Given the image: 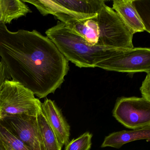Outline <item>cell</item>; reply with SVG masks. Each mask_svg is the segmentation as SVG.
I'll use <instances>...</instances> for the list:
<instances>
[{"label":"cell","mask_w":150,"mask_h":150,"mask_svg":"<svg viewBox=\"0 0 150 150\" xmlns=\"http://www.w3.org/2000/svg\"><path fill=\"white\" fill-rule=\"evenodd\" d=\"M0 58L8 77L39 99L54 93L69 70L68 61L47 37L35 30L13 32L2 22Z\"/></svg>","instance_id":"obj_1"},{"label":"cell","mask_w":150,"mask_h":150,"mask_svg":"<svg viewBox=\"0 0 150 150\" xmlns=\"http://www.w3.org/2000/svg\"><path fill=\"white\" fill-rule=\"evenodd\" d=\"M45 34L67 60L80 68L95 67L99 62L128 50L92 45L62 22Z\"/></svg>","instance_id":"obj_2"},{"label":"cell","mask_w":150,"mask_h":150,"mask_svg":"<svg viewBox=\"0 0 150 150\" xmlns=\"http://www.w3.org/2000/svg\"><path fill=\"white\" fill-rule=\"evenodd\" d=\"M94 19L97 24L96 45L126 50L134 48V34L112 8L104 4Z\"/></svg>","instance_id":"obj_3"},{"label":"cell","mask_w":150,"mask_h":150,"mask_svg":"<svg viewBox=\"0 0 150 150\" xmlns=\"http://www.w3.org/2000/svg\"><path fill=\"white\" fill-rule=\"evenodd\" d=\"M42 103L30 90L12 80H6L0 88V119L16 115L37 117Z\"/></svg>","instance_id":"obj_4"},{"label":"cell","mask_w":150,"mask_h":150,"mask_svg":"<svg viewBox=\"0 0 150 150\" xmlns=\"http://www.w3.org/2000/svg\"><path fill=\"white\" fill-rule=\"evenodd\" d=\"M112 114L129 129H138L150 126V102L142 97H121L117 100Z\"/></svg>","instance_id":"obj_5"},{"label":"cell","mask_w":150,"mask_h":150,"mask_svg":"<svg viewBox=\"0 0 150 150\" xmlns=\"http://www.w3.org/2000/svg\"><path fill=\"white\" fill-rule=\"evenodd\" d=\"M121 72L150 73V49L133 48L96 64L95 67Z\"/></svg>","instance_id":"obj_6"},{"label":"cell","mask_w":150,"mask_h":150,"mask_svg":"<svg viewBox=\"0 0 150 150\" xmlns=\"http://www.w3.org/2000/svg\"><path fill=\"white\" fill-rule=\"evenodd\" d=\"M0 124L22 141L30 150H45L37 117L26 115L8 116L0 119Z\"/></svg>","instance_id":"obj_7"},{"label":"cell","mask_w":150,"mask_h":150,"mask_svg":"<svg viewBox=\"0 0 150 150\" xmlns=\"http://www.w3.org/2000/svg\"><path fill=\"white\" fill-rule=\"evenodd\" d=\"M41 110L59 143L66 146L70 142V126L61 110L53 101L48 99L42 103Z\"/></svg>","instance_id":"obj_8"},{"label":"cell","mask_w":150,"mask_h":150,"mask_svg":"<svg viewBox=\"0 0 150 150\" xmlns=\"http://www.w3.org/2000/svg\"><path fill=\"white\" fill-rule=\"evenodd\" d=\"M60 6L79 20L92 18L97 15L105 4L103 0H56Z\"/></svg>","instance_id":"obj_9"},{"label":"cell","mask_w":150,"mask_h":150,"mask_svg":"<svg viewBox=\"0 0 150 150\" xmlns=\"http://www.w3.org/2000/svg\"><path fill=\"white\" fill-rule=\"evenodd\" d=\"M133 0H115L113 10L117 14L126 26L133 34L144 32L145 28L135 9Z\"/></svg>","instance_id":"obj_10"},{"label":"cell","mask_w":150,"mask_h":150,"mask_svg":"<svg viewBox=\"0 0 150 150\" xmlns=\"http://www.w3.org/2000/svg\"><path fill=\"white\" fill-rule=\"evenodd\" d=\"M150 140V126L132 130L114 132L105 137L101 147H111L119 149L125 144L136 140Z\"/></svg>","instance_id":"obj_11"},{"label":"cell","mask_w":150,"mask_h":150,"mask_svg":"<svg viewBox=\"0 0 150 150\" xmlns=\"http://www.w3.org/2000/svg\"><path fill=\"white\" fill-rule=\"evenodd\" d=\"M2 12L1 22L10 24L13 20L26 16L32 11L28 6L20 0H0Z\"/></svg>","instance_id":"obj_12"},{"label":"cell","mask_w":150,"mask_h":150,"mask_svg":"<svg viewBox=\"0 0 150 150\" xmlns=\"http://www.w3.org/2000/svg\"><path fill=\"white\" fill-rule=\"evenodd\" d=\"M37 117L38 129L45 150H62L63 146L59 143L42 112Z\"/></svg>","instance_id":"obj_13"},{"label":"cell","mask_w":150,"mask_h":150,"mask_svg":"<svg viewBox=\"0 0 150 150\" xmlns=\"http://www.w3.org/2000/svg\"><path fill=\"white\" fill-rule=\"evenodd\" d=\"M0 138L6 150H30L22 141L1 124Z\"/></svg>","instance_id":"obj_14"},{"label":"cell","mask_w":150,"mask_h":150,"mask_svg":"<svg viewBox=\"0 0 150 150\" xmlns=\"http://www.w3.org/2000/svg\"><path fill=\"white\" fill-rule=\"evenodd\" d=\"M92 137L91 133L86 132L69 142L66 146L65 150H90L92 146Z\"/></svg>","instance_id":"obj_15"},{"label":"cell","mask_w":150,"mask_h":150,"mask_svg":"<svg viewBox=\"0 0 150 150\" xmlns=\"http://www.w3.org/2000/svg\"><path fill=\"white\" fill-rule=\"evenodd\" d=\"M150 0L137 1L133 0V5L142 20L146 31L150 33Z\"/></svg>","instance_id":"obj_16"},{"label":"cell","mask_w":150,"mask_h":150,"mask_svg":"<svg viewBox=\"0 0 150 150\" xmlns=\"http://www.w3.org/2000/svg\"><path fill=\"white\" fill-rule=\"evenodd\" d=\"M142 98L150 102V73H147L140 88Z\"/></svg>","instance_id":"obj_17"},{"label":"cell","mask_w":150,"mask_h":150,"mask_svg":"<svg viewBox=\"0 0 150 150\" xmlns=\"http://www.w3.org/2000/svg\"><path fill=\"white\" fill-rule=\"evenodd\" d=\"M8 77L6 68L1 61H0V88Z\"/></svg>","instance_id":"obj_18"},{"label":"cell","mask_w":150,"mask_h":150,"mask_svg":"<svg viewBox=\"0 0 150 150\" xmlns=\"http://www.w3.org/2000/svg\"><path fill=\"white\" fill-rule=\"evenodd\" d=\"M0 150H5V147H4L3 143H2V141H1V138H0Z\"/></svg>","instance_id":"obj_19"},{"label":"cell","mask_w":150,"mask_h":150,"mask_svg":"<svg viewBox=\"0 0 150 150\" xmlns=\"http://www.w3.org/2000/svg\"><path fill=\"white\" fill-rule=\"evenodd\" d=\"M2 12H1V7L0 6V23L2 21Z\"/></svg>","instance_id":"obj_20"}]
</instances>
